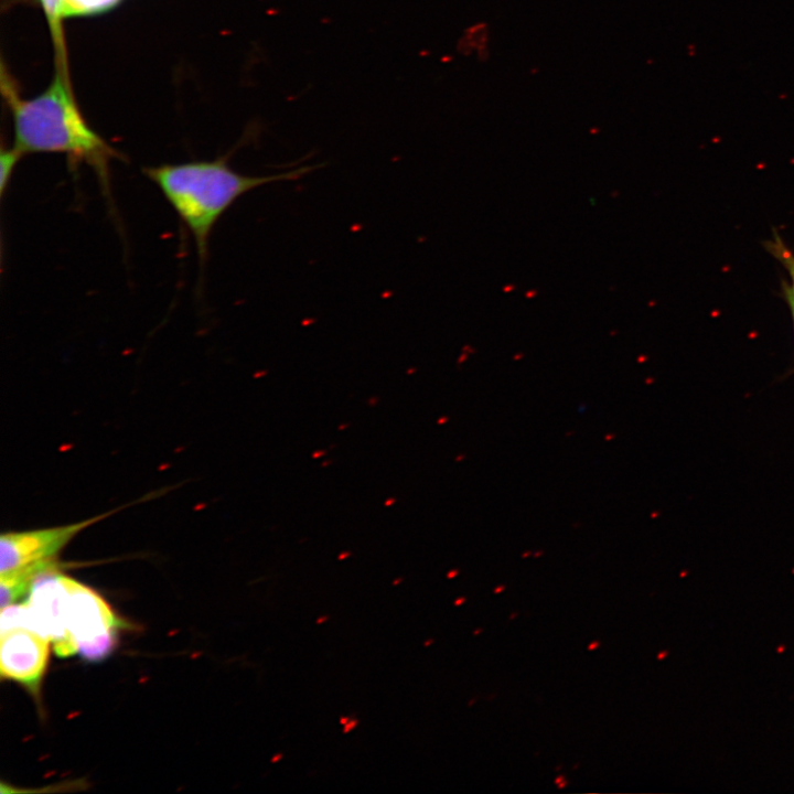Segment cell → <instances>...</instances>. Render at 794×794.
I'll list each match as a JSON object with an SVG mask.
<instances>
[{
  "label": "cell",
  "instance_id": "1",
  "mask_svg": "<svg viewBox=\"0 0 794 794\" xmlns=\"http://www.w3.org/2000/svg\"><path fill=\"white\" fill-rule=\"evenodd\" d=\"M2 88L13 119V148L29 153H61L69 163L90 165L108 187V168L121 155L83 117L71 89L67 71L56 67L50 86L31 99H22L2 76Z\"/></svg>",
  "mask_w": 794,
  "mask_h": 794
},
{
  "label": "cell",
  "instance_id": "2",
  "mask_svg": "<svg viewBox=\"0 0 794 794\" xmlns=\"http://www.w3.org/2000/svg\"><path fill=\"white\" fill-rule=\"evenodd\" d=\"M315 169L316 165H304L269 175H248L235 171L227 158H218L165 163L143 172L190 230L204 262L215 224L240 196L265 184L299 180Z\"/></svg>",
  "mask_w": 794,
  "mask_h": 794
},
{
  "label": "cell",
  "instance_id": "3",
  "mask_svg": "<svg viewBox=\"0 0 794 794\" xmlns=\"http://www.w3.org/2000/svg\"><path fill=\"white\" fill-rule=\"evenodd\" d=\"M65 582V627L68 640L75 653L88 661H99L112 651L117 630L125 623L93 589L68 576Z\"/></svg>",
  "mask_w": 794,
  "mask_h": 794
},
{
  "label": "cell",
  "instance_id": "4",
  "mask_svg": "<svg viewBox=\"0 0 794 794\" xmlns=\"http://www.w3.org/2000/svg\"><path fill=\"white\" fill-rule=\"evenodd\" d=\"M115 512L60 526L3 533L0 537V573L55 560L75 536Z\"/></svg>",
  "mask_w": 794,
  "mask_h": 794
},
{
  "label": "cell",
  "instance_id": "5",
  "mask_svg": "<svg viewBox=\"0 0 794 794\" xmlns=\"http://www.w3.org/2000/svg\"><path fill=\"white\" fill-rule=\"evenodd\" d=\"M50 641L25 625L0 629V674L15 682L36 700L46 672Z\"/></svg>",
  "mask_w": 794,
  "mask_h": 794
},
{
  "label": "cell",
  "instance_id": "6",
  "mask_svg": "<svg viewBox=\"0 0 794 794\" xmlns=\"http://www.w3.org/2000/svg\"><path fill=\"white\" fill-rule=\"evenodd\" d=\"M56 53V66L67 71L65 42L62 21L66 18L65 0H40Z\"/></svg>",
  "mask_w": 794,
  "mask_h": 794
},
{
  "label": "cell",
  "instance_id": "7",
  "mask_svg": "<svg viewBox=\"0 0 794 794\" xmlns=\"http://www.w3.org/2000/svg\"><path fill=\"white\" fill-rule=\"evenodd\" d=\"M118 0H65V14L95 13L112 7Z\"/></svg>",
  "mask_w": 794,
  "mask_h": 794
},
{
  "label": "cell",
  "instance_id": "8",
  "mask_svg": "<svg viewBox=\"0 0 794 794\" xmlns=\"http://www.w3.org/2000/svg\"><path fill=\"white\" fill-rule=\"evenodd\" d=\"M22 157L23 155L13 147H11L10 149H1V155H0V165H1L0 192H1V196L4 195L6 190L12 178V174L15 170V167Z\"/></svg>",
  "mask_w": 794,
  "mask_h": 794
},
{
  "label": "cell",
  "instance_id": "9",
  "mask_svg": "<svg viewBox=\"0 0 794 794\" xmlns=\"http://www.w3.org/2000/svg\"><path fill=\"white\" fill-rule=\"evenodd\" d=\"M772 247L774 255L777 256L787 269L791 278V288L787 289V297L794 315V255L781 243H775Z\"/></svg>",
  "mask_w": 794,
  "mask_h": 794
},
{
  "label": "cell",
  "instance_id": "10",
  "mask_svg": "<svg viewBox=\"0 0 794 794\" xmlns=\"http://www.w3.org/2000/svg\"><path fill=\"white\" fill-rule=\"evenodd\" d=\"M598 646H599V643H598V642H592V643L589 645L588 648H589L590 651H592V650H594V648L598 647Z\"/></svg>",
  "mask_w": 794,
  "mask_h": 794
},
{
  "label": "cell",
  "instance_id": "11",
  "mask_svg": "<svg viewBox=\"0 0 794 794\" xmlns=\"http://www.w3.org/2000/svg\"><path fill=\"white\" fill-rule=\"evenodd\" d=\"M463 601H464V598H460V599H458V600L455 601V605H459V604H461V603H462Z\"/></svg>",
  "mask_w": 794,
  "mask_h": 794
},
{
  "label": "cell",
  "instance_id": "12",
  "mask_svg": "<svg viewBox=\"0 0 794 794\" xmlns=\"http://www.w3.org/2000/svg\"><path fill=\"white\" fill-rule=\"evenodd\" d=\"M503 589H504V587H498L497 589H495L494 592H501Z\"/></svg>",
  "mask_w": 794,
  "mask_h": 794
},
{
  "label": "cell",
  "instance_id": "13",
  "mask_svg": "<svg viewBox=\"0 0 794 794\" xmlns=\"http://www.w3.org/2000/svg\"><path fill=\"white\" fill-rule=\"evenodd\" d=\"M793 318H794V315H793Z\"/></svg>",
  "mask_w": 794,
  "mask_h": 794
}]
</instances>
